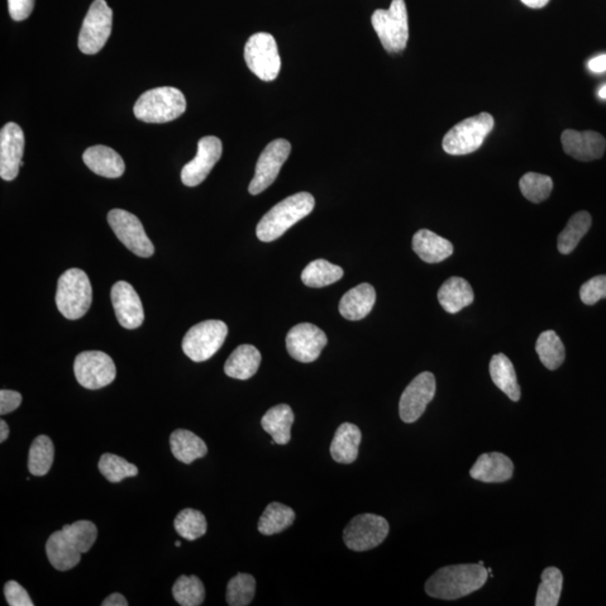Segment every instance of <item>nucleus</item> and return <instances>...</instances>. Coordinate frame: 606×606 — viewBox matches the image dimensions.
<instances>
[{
	"mask_svg": "<svg viewBox=\"0 0 606 606\" xmlns=\"http://www.w3.org/2000/svg\"><path fill=\"white\" fill-rule=\"evenodd\" d=\"M97 527L88 520L65 524L52 533L46 542L47 560L55 570L66 571L75 569L83 553L88 552L97 539Z\"/></svg>",
	"mask_w": 606,
	"mask_h": 606,
	"instance_id": "1",
	"label": "nucleus"
},
{
	"mask_svg": "<svg viewBox=\"0 0 606 606\" xmlns=\"http://www.w3.org/2000/svg\"><path fill=\"white\" fill-rule=\"evenodd\" d=\"M488 577V570L480 564L446 566L427 581L426 591L432 598L457 600L483 588Z\"/></svg>",
	"mask_w": 606,
	"mask_h": 606,
	"instance_id": "2",
	"label": "nucleus"
},
{
	"mask_svg": "<svg viewBox=\"0 0 606 606\" xmlns=\"http://www.w3.org/2000/svg\"><path fill=\"white\" fill-rule=\"evenodd\" d=\"M314 198L309 193H299L275 204L261 219L256 227V235L261 242L278 240L298 222L312 214Z\"/></svg>",
	"mask_w": 606,
	"mask_h": 606,
	"instance_id": "3",
	"label": "nucleus"
},
{
	"mask_svg": "<svg viewBox=\"0 0 606 606\" xmlns=\"http://www.w3.org/2000/svg\"><path fill=\"white\" fill-rule=\"evenodd\" d=\"M187 109V100L179 89L160 87L149 90L134 104V114L138 121L149 124H164L183 116Z\"/></svg>",
	"mask_w": 606,
	"mask_h": 606,
	"instance_id": "4",
	"label": "nucleus"
},
{
	"mask_svg": "<svg viewBox=\"0 0 606 606\" xmlns=\"http://www.w3.org/2000/svg\"><path fill=\"white\" fill-rule=\"evenodd\" d=\"M56 307L69 321L83 318L93 303V288L88 275L70 269L60 276L55 295Z\"/></svg>",
	"mask_w": 606,
	"mask_h": 606,
	"instance_id": "5",
	"label": "nucleus"
},
{
	"mask_svg": "<svg viewBox=\"0 0 606 606\" xmlns=\"http://www.w3.org/2000/svg\"><path fill=\"white\" fill-rule=\"evenodd\" d=\"M372 25L381 45L389 54H400L407 47L409 19L404 0H392L389 9H378L372 15Z\"/></svg>",
	"mask_w": 606,
	"mask_h": 606,
	"instance_id": "6",
	"label": "nucleus"
},
{
	"mask_svg": "<svg viewBox=\"0 0 606 606\" xmlns=\"http://www.w3.org/2000/svg\"><path fill=\"white\" fill-rule=\"evenodd\" d=\"M493 127L494 118L489 113L464 119L448 131L442 149L451 155L471 154L480 149Z\"/></svg>",
	"mask_w": 606,
	"mask_h": 606,
	"instance_id": "7",
	"label": "nucleus"
},
{
	"mask_svg": "<svg viewBox=\"0 0 606 606\" xmlns=\"http://www.w3.org/2000/svg\"><path fill=\"white\" fill-rule=\"evenodd\" d=\"M228 333L227 324L221 321H206L195 324L185 333L183 342L184 354L194 362L212 359L221 350Z\"/></svg>",
	"mask_w": 606,
	"mask_h": 606,
	"instance_id": "8",
	"label": "nucleus"
},
{
	"mask_svg": "<svg viewBox=\"0 0 606 606\" xmlns=\"http://www.w3.org/2000/svg\"><path fill=\"white\" fill-rule=\"evenodd\" d=\"M248 69L263 81L278 78L281 57L275 38L269 33H256L248 38L244 50Z\"/></svg>",
	"mask_w": 606,
	"mask_h": 606,
	"instance_id": "9",
	"label": "nucleus"
},
{
	"mask_svg": "<svg viewBox=\"0 0 606 606\" xmlns=\"http://www.w3.org/2000/svg\"><path fill=\"white\" fill-rule=\"evenodd\" d=\"M113 11L106 0H94L84 17L78 38L83 54L97 55L112 35Z\"/></svg>",
	"mask_w": 606,
	"mask_h": 606,
	"instance_id": "10",
	"label": "nucleus"
},
{
	"mask_svg": "<svg viewBox=\"0 0 606 606\" xmlns=\"http://www.w3.org/2000/svg\"><path fill=\"white\" fill-rule=\"evenodd\" d=\"M390 526L380 515H356L343 531V541L354 551H366L381 545L388 537Z\"/></svg>",
	"mask_w": 606,
	"mask_h": 606,
	"instance_id": "11",
	"label": "nucleus"
},
{
	"mask_svg": "<svg viewBox=\"0 0 606 606\" xmlns=\"http://www.w3.org/2000/svg\"><path fill=\"white\" fill-rule=\"evenodd\" d=\"M75 374L76 381L84 388L98 390L113 383L116 378V366L106 353L83 352L75 357Z\"/></svg>",
	"mask_w": 606,
	"mask_h": 606,
	"instance_id": "12",
	"label": "nucleus"
},
{
	"mask_svg": "<svg viewBox=\"0 0 606 606\" xmlns=\"http://www.w3.org/2000/svg\"><path fill=\"white\" fill-rule=\"evenodd\" d=\"M107 221L114 235L134 254L145 259L154 254V245L147 237L144 227L135 214L123 209H113L108 214Z\"/></svg>",
	"mask_w": 606,
	"mask_h": 606,
	"instance_id": "13",
	"label": "nucleus"
},
{
	"mask_svg": "<svg viewBox=\"0 0 606 606\" xmlns=\"http://www.w3.org/2000/svg\"><path fill=\"white\" fill-rule=\"evenodd\" d=\"M291 153L290 142L279 138L265 147L256 164L255 175L251 181L248 191L253 195L260 194L270 187L278 178L281 168Z\"/></svg>",
	"mask_w": 606,
	"mask_h": 606,
	"instance_id": "14",
	"label": "nucleus"
},
{
	"mask_svg": "<svg viewBox=\"0 0 606 606\" xmlns=\"http://www.w3.org/2000/svg\"><path fill=\"white\" fill-rule=\"evenodd\" d=\"M436 394V379L431 372H423L407 386L401 395L399 412L405 423L416 422Z\"/></svg>",
	"mask_w": 606,
	"mask_h": 606,
	"instance_id": "15",
	"label": "nucleus"
},
{
	"mask_svg": "<svg viewBox=\"0 0 606 606\" xmlns=\"http://www.w3.org/2000/svg\"><path fill=\"white\" fill-rule=\"evenodd\" d=\"M326 345V333L313 323L297 324L286 335L289 354L302 363L316 361Z\"/></svg>",
	"mask_w": 606,
	"mask_h": 606,
	"instance_id": "16",
	"label": "nucleus"
},
{
	"mask_svg": "<svg viewBox=\"0 0 606 606\" xmlns=\"http://www.w3.org/2000/svg\"><path fill=\"white\" fill-rule=\"evenodd\" d=\"M223 143L216 136L203 137L198 142V152L193 161L184 166L181 180L187 187H197L206 180L210 172L221 160Z\"/></svg>",
	"mask_w": 606,
	"mask_h": 606,
	"instance_id": "17",
	"label": "nucleus"
},
{
	"mask_svg": "<svg viewBox=\"0 0 606 606\" xmlns=\"http://www.w3.org/2000/svg\"><path fill=\"white\" fill-rule=\"evenodd\" d=\"M25 146V137L21 126L8 123L0 132V176L5 181L17 178L19 169L24 165L22 157Z\"/></svg>",
	"mask_w": 606,
	"mask_h": 606,
	"instance_id": "18",
	"label": "nucleus"
},
{
	"mask_svg": "<svg viewBox=\"0 0 606 606\" xmlns=\"http://www.w3.org/2000/svg\"><path fill=\"white\" fill-rule=\"evenodd\" d=\"M112 302L116 318L122 327L136 329L144 322V309L140 297L130 283L119 281L112 289Z\"/></svg>",
	"mask_w": 606,
	"mask_h": 606,
	"instance_id": "19",
	"label": "nucleus"
},
{
	"mask_svg": "<svg viewBox=\"0 0 606 606\" xmlns=\"http://www.w3.org/2000/svg\"><path fill=\"white\" fill-rule=\"evenodd\" d=\"M561 144L566 154L581 162L601 159L606 149L604 136L594 131L566 130L561 134Z\"/></svg>",
	"mask_w": 606,
	"mask_h": 606,
	"instance_id": "20",
	"label": "nucleus"
},
{
	"mask_svg": "<svg viewBox=\"0 0 606 606\" xmlns=\"http://www.w3.org/2000/svg\"><path fill=\"white\" fill-rule=\"evenodd\" d=\"M470 474L474 480L484 483H502L512 479L513 462L501 452H490L479 457L472 467Z\"/></svg>",
	"mask_w": 606,
	"mask_h": 606,
	"instance_id": "21",
	"label": "nucleus"
},
{
	"mask_svg": "<svg viewBox=\"0 0 606 606\" xmlns=\"http://www.w3.org/2000/svg\"><path fill=\"white\" fill-rule=\"evenodd\" d=\"M83 159L84 164L94 174L104 176V178H121L125 172V162H124L122 156L108 146L95 145L89 147L84 153Z\"/></svg>",
	"mask_w": 606,
	"mask_h": 606,
	"instance_id": "22",
	"label": "nucleus"
},
{
	"mask_svg": "<svg viewBox=\"0 0 606 606\" xmlns=\"http://www.w3.org/2000/svg\"><path fill=\"white\" fill-rule=\"evenodd\" d=\"M375 300L376 293L373 286L369 283H362L343 295L340 313L347 321H361L372 312Z\"/></svg>",
	"mask_w": 606,
	"mask_h": 606,
	"instance_id": "23",
	"label": "nucleus"
},
{
	"mask_svg": "<svg viewBox=\"0 0 606 606\" xmlns=\"http://www.w3.org/2000/svg\"><path fill=\"white\" fill-rule=\"evenodd\" d=\"M412 247L420 259L431 264L445 261L454 252V246L450 241L428 229L414 233Z\"/></svg>",
	"mask_w": 606,
	"mask_h": 606,
	"instance_id": "24",
	"label": "nucleus"
},
{
	"mask_svg": "<svg viewBox=\"0 0 606 606\" xmlns=\"http://www.w3.org/2000/svg\"><path fill=\"white\" fill-rule=\"evenodd\" d=\"M438 300L442 307L450 313H460L474 302V293L465 279L452 276L441 286Z\"/></svg>",
	"mask_w": 606,
	"mask_h": 606,
	"instance_id": "25",
	"label": "nucleus"
},
{
	"mask_svg": "<svg viewBox=\"0 0 606 606\" xmlns=\"http://www.w3.org/2000/svg\"><path fill=\"white\" fill-rule=\"evenodd\" d=\"M362 432L355 424L345 422L337 429L333 439L331 454L340 464H352L359 456Z\"/></svg>",
	"mask_w": 606,
	"mask_h": 606,
	"instance_id": "26",
	"label": "nucleus"
},
{
	"mask_svg": "<svg viewBox=\"0 0 606 606\" xmlns=\"http://www.w3.org/2000/svg\"><path fill=\"white\" fill-rule=\"evenodd\" d=\"M261 361V353L256 347L241 345L228 357L224 371L229 378L248 380L259 371Z\"/></svg>",
	"mask_w": 606,
	"mask_h": 606,
	"instance_id": "27",
	"label": "nucleus"
},
{
	"mask_svg": "<svg viewBox=\"0 0 606 606\" xmlns=\"http://www.w3.org/2000/svg\"><path fill=\"white\" fill-rule=\"evenodd\" d=\"M170 447L176 460L187 465L206 456L208 452L206 442L185 429H178L171 433Z\"/></svg>",
	"mask_w": 606,
	"mask_h": 606,
	"instance_id": "28",
	"label": "nucleus"
},
{
	"mask_svg": "<svg viewBox=\"0 0 606 606\" xmlns=\"http://www.w3.org/2000/svg\"><path fill=\"white\" fill-rule=\"evenodd\" d=\"M293 422L294 413L288 404H279L271 408L261 422L262 427L270 433L278 445H286L291 441V427Z\"/></svg>",
	"mask_w": 606,
	"mask_h": 606,
	"instance_id": "29",
	"label": "nucleus"
},
{
	"mask_svg": "<svg viewBox=\"0 0 606 606\" xmlns=\"http://www.w3.org/2000/svg\"><path fill=\"white\" fill-rule=\"evenodd\" d=\"M490 374L494 384L514 402L522 398L517 374L512 361L507 356L496 354L492 357L490 363Z\"/></svg>",
	"mask_w": 606,
	"mask_h": 606,
	"instance_id": "30",
	"label": "nucleus"
},
{
	"mask_svg": "<svg viewBox=\"0 0 606 606\" xmlns=\"http://www.w3.org/2000/svg\"><path fill=\"white\" fill-rule=\"evenodd\" d=\"M591 217L588 212H579L572 214L569 223L558 236V251L561 254H571L580 244L581 238L590 231Z\"/></svg>",
	"mask_w": 606,
	"mask_h": 606,
	"instance_id": "31",
	"label": "nucleus"
},
{
	"mask_svg": "<svg viewBox=\"0 0 606 606\" xmlns=\"http://www.w3.org/2000/svg\"><path fill=\"white\" fill-rule=\"evenodd\" d=\"M295 513L293 509L279 502L267 505L259 522V531L265 536L283 532L293 526Z\"/></svg>",
	"mask_w": 606,
	"mask_h": 606,
	"instance_id": "32",
	"label": "nucleus"
},
{
	"mask_svg": "<svg viewBox=\"0 0 606 606\" xmlns=\"http://www.w3.org/2000/svg\"><path fill=\"white\" fill-rule=\"evenodd\" d=\"M341 266L332 264L326 260H316L308 264L303 272V283L310 288H323L337 283L343 278Z\"/></svg>",
	"mask_w": 606,
	"mask_h": 606,
	"instance_id": "33",
	"label": "nucleus"
},
{
	"mask_svg": "<svg viewBox=\"0 0 606 606\" xmlns=\"http://www.w3.org/2000/svg\"><path fill=\"white\" fill-rule=\"evenodd\" d=\"M55 461V445L51 439L42 435L32 442L28 454V471L35 476H45L49 473Z\"/></svg>",
	"mask_w": 606,
	"mask_h": 606,
	"instance_id": "34",
	"label": "nucleus"
},
{
	"mask_svg": "<svg viewBox=\"0 0 606 606\" xmlns=\"http://www.w3.org/2000/svg\"><path fill=\"white\" fill-rule=\"evenodd\" d=\"M536 351L541 363L548 370L555 371L565 361L566 352L564 343L555 332H543L539 336Z\"/></svg>",
	"mask_w": 606,
	"mask_h": 606,
	"instance_id": "35",
	"label": "nucleus"
},
{
	"mask_svg": "<svg viewBox=\"0 0 606 606\" xmlns=\"http://www.w3.org/2000/svg\"><path fill=\"white\" fill-rule=\"evenodd\" d=\"M172 594L180 605L199 606L204 601V586L199 577L183 575L176 580Z\"/></svg>",
	"mask_w": 606,
	"mask_h": 606,
	"instance_id": "36",
	"label": "nucleus"
},
{
	"mask_svg": "<svg viewBox=\"0 0 606 606\" xmlns=\"http://www.w3.org/2000/svg\"><path fill=\"white\" fill-rule=\"evenodd\" d=\"M175 531L180 537L189 541H197L207 532V520L204 515L194 509H184L174 520Z\"/></svg>",
	"mask_w": 606,
	"mask_h": 606,
	"instance_id": "37",
	"label": "nucleus"
},
{
	"mask_svg": "<svg viewBox=\"0 0 606 606\" xmlns=\"http://www.w3.org/2000/svg\"><path fill=\"white\" fill-rule=\"evenodd\" d=\"M562 574L556 567H548L541 574L536 598L537 606H557L562 590Z\"/></svg>",
	"mask_w": 606,
	"mask_h": 606,
	"instance_id": "38",
	"label": "nucleus"
},
{
	"mask_svg": "<svg viewBox=\"0 0 606 606\" xmlns=\"http://www.w3.org/2000/svg\"><path fill=\"white\" fill-rule=\"evenodd\" d=\"M520 190L529 202L541 204L550 198L553 188L551 176L529 172L519 183Z\"/></svg>",
	"mask_w": 606,
	"mask_h": 606,
	"instance_id": "39",
	"label": "nucleus"
},
{
	"mask_svg": "<svg viewBox=\"0 0 606 606\" xmlns=\"http://www.w3.org/2000/svg\"><path fill=\"white\" fill-rule=\"evenodd\" d=\"M256 581L250 574H237L227 585V603L231 606L250 605L254 599Z\"/></svg>",
	"mask_w": 606,
	"mask_h": 606,
	"instance_id": "40",
	"label": "nucleus"
},
{
	"mask_svg": "<svg viewBox=\"0 0 606 606\" xmlns=\"http://www.w3.org/2000/svg\"><path fill=\"white\" fill-rule=\"evenodd\" d=\"M99 471L104 476V479L111 483H119L127 477H134L138 474V469L131 464L123 457L114 454H104L100 457Z\"/></svg>",
	"mask_w": 606,
	"mask_h": 606,
	"instance_id": "41",
	"label": "nucleus"
},
{
	"mask_svg": "<svg viewBox=\"0 0 606 606\" xmlns=\"http://www.w3.org/2000/svg\"><path fill=\"white\" fill-rule=\"evenodd\" d=\"M580 297L583 303L594 305L606 299V275L594 276L581 286Z\"/></svg>",
	"mask_w": 606,
	"mask_h": 606,
	"instance_id": "42",
	"label": "nucleus"
},
{
	"mask_svg": "<svg viewBox=\"0 0 606 606\" xmlns=\"http://www.w3.org/2000/svg\"><path fill=\"white\" fill-rule=\"evenodd\" d=\"M5 598L7 600L8 605L11 606H33L30 595H28L25 589L19 585L15 581H9L5 584L4 588Z\"/></svg>",
	"mask_w": 606,
	"mask_h": 606,
	"instance_id": "43",
	"label": "nucleus"
},
{
	"mask_svg": "<svg viewBox=\"0 0 606 606\" xmlns=\"http://www.w3.org/2000/svg\"><path fill=\"white\" fill-rule=\"evenodd\" d=\"M35 0H8V11L14 21L22 22L30 17Z\"/></svg>",
	"mask_w": 606,
	"mask_h": 606,
	"instance_id": "44",
	"label": "nucleus"
},
{
	"mask_svg": "<svg viewBox=\"0 0 606 606\" xmlns=\"http://www.w3.org/2000/svg\"><path fill=\"white\" fill-rule=\"evenodd\" d=\"M22 400L21 393L16 392V391H0V414L4 416V414L15 412L19 405H21Z\"/></svg>",
	"mask_w": 606,
	"mask_h": 606,
	"instance_id": "45",
	"label": "nucleus"
},
{
	"mask_svg": "<svg viewBox=\"0 0 606 606\" xmlns=\"http://www.w3.org/2000/svg\"><path fill=\"white\" fill-rule=\"evenodd\" d=\"M589 69L594 74H602L606 71V55L594 57L589 62Z\"/></svg>",
	"mask_w": 606,
	"mask_h": 606,
	"instance_id": "46",
	"label": "nucleus"
},
{
	"mask_svg": "<svg viewBox=\"0 0 606 606\" xmlns=\"http://www.w3.org/2000/svg\"><path fill=\"white\" fill-rule=\"evenodd\" d=\"M103 606H127L128 602L125 596L119 593H113L107 599L104 600Z\"/></svg>",
	"mask_w": 606,
	"mask_h": 606,
	"instance_id": "47",
	"label": "nucleus"
},
{
	"mask_svg": "<svg viewBox=\"0 0 606 606\" xmlns=\"http://www.w3.org/2000/svg\"><path fill=\"white\" fill-rule=\"evenodd\" d=\"M522 2L528 7L538 9L545 7L550 0H522Z\"/></svg>",
	"mask_w": 606,
	"mask_h": 606,
	"instance_id": "48",
	"label": "nucleus"
},
{
	"mask_svg": "<svg viewBox=\"0 0 606 606\" xmlns=\"http://www.w3.org/2000/svg\"><path fill=\"white\" fill-rule=\"evenodd\" d=\"M9 436V427L6 422H0V442H4L5 441H7V438Z\"/></svg>",
	"mask_w": 606,
	"mask_h": 606,
	"instance_id": "49",
	"label": "nucleus"
},
{
	"mask_svg": "<svg viewBox=\"0 0 606 606\" xmlns=\"http://www.w3.org/2000/svg\"><path fill=\"white\" fill-rule=\"evenodd\" d=\"M599 95L600 98L606 99V84L604 85V87L600 89Z\"/></svg>",
	"mask_w": 606,
	"mask_h": 606,
	"instance_id": "50",
	"label": "nucleus"
},
{
	"mask_svg": "<svg viewBox=\"0 0 606 606\" xmlns=\"http://www.w3.org/2000/svg\"><path fill=\"white\" fill-rule=\"evenodd\" d=\"M175 546H176V547H180V546H181V541H176V542H175Z\"/></svg>",
	"mask_w": 606,
	"mask_h": 606,
	"instance_id": "51",
	"label": "nucleus"
},
{
	"mask_svg": "<svg viewBox=\"0 0 606 606\" xmlns=\"http://www.w3.org/2000/svg\"><path fill=\"white\" fill-rule=\"evenodd\" d=\"M479 564L482 565V566H484V561H481L479 562Z\"/></svg>",
	"mask_w": 606,
	"mask_h": 606,
	"instance_id": "52",
	"label": "nucleus"
}]
</instances>
